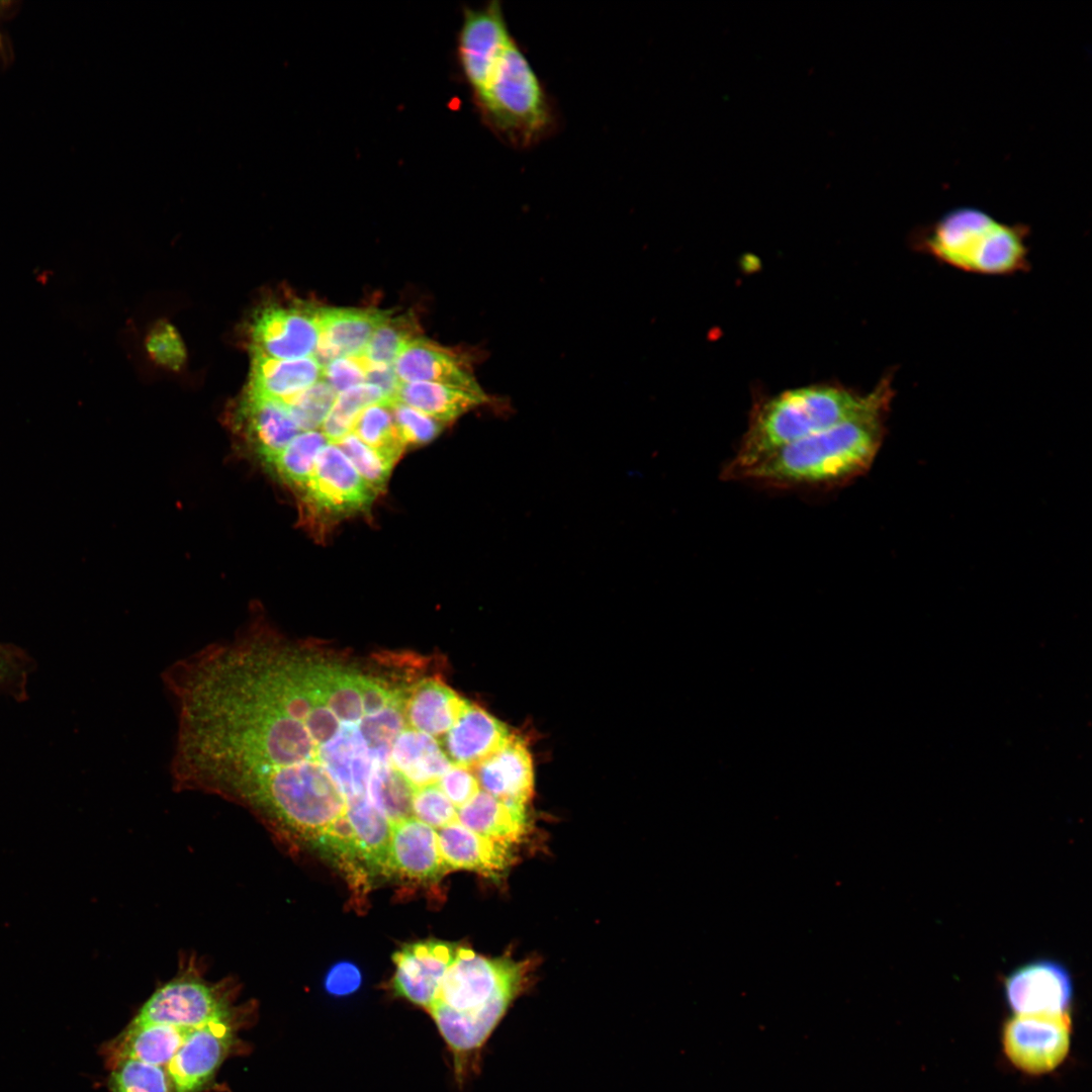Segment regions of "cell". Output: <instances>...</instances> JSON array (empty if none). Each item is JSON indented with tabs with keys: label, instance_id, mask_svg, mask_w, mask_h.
<instances>
[{
	"label": "cell",
	"instance_id": "obj_47",
	"mask_svg": "<svg viewBox=\"0 0 1092 1092\" xmlns=\"http://www.w3.org/2000/svg\"><path fill=\"white\" fill-rule=\"evenodd\" d=\"M362 976L352 963L341 962L333 966L325 979V988L334 996H346L354 993L361 985Z\"/></svg>",
	"mask_w": 1092,
	"mask_h": 1092
},
{
	"label": "cell",
	"instance_id": "obj_44",
	"mask_svg": "<svg viewBox=\"0 0 1092 1092\" xmlns=\"http://www.w3.org/2000/svg\"><path fill=\"white\" fill-rule=\"evenodd\" d=\"M370 363L363 356L340 357L323 367V377L337 394L365 383Z\"/></svg>",
	"mask_w": 1092,
	"mask_h": 1092
},
{
	"label": "cell",
	"instance_id": "obj_16",
	"mask_svg": "<svg viewBox=\"0 0 1092 1092\" xmlns=\"http://www.w3.org/2000/svg\"><path fill=\"white\" fill-rule=\"evenodd\" d=\"M391 315L376 308H320V338L313 358L324 367L340 357L362 355L376 329Z\"/></svg>",
	"mask_w": 1092,
	"mask_h": 1092
},
{
	"label": "cell",
	"instance_id": "obj_3",
	"mask_svg": "<svg viewBox=\"0 0 1092 1092\" xmlns=\"http://www.w3.org/2000/svg\"><path fill=\"white\" fill-rule=\"evenodd\" d=\"M894 391V372L890 371L864 393L840 384L821 383L759 398L720 476L734 481L741 471L774 450L847 421Z\"/></svg>",
	"mask_w": 1092,
	"mask_h": 1092
},
{
	"label": "cell",
	"instance_id": "obj_13",
	"mask_svg": "<svg viewBox=\"0 0 1092 1092\" xmlns=\"http://www.w3.org/2000/svg\"><path fill=\"white\" fill-rule=\"evenodd\" d=\"M459 947L454 942L426 939L396 950L392 956L395 972L391 988L394 995L429 1010Z\"/></svg>",
	"mask_w": 1092,
	"mask_h": 1092
},
{
	"label": "cell",
	"instance_id": "obj_42",
	"mask_svg": "<svg viewBox=\"0 0 1092 1092\" xmlns=\"http://www.w3.org/2000/svg\"><path fill=\"white\" fill-rule=\"evenodd\" d=\"M31 660L14 645L0 643V696L23 699Z\"/></svg>",
	"mask_w": 1092,
	"mask_h": 1092
},
{
	"label": "cell",
	"instance_id": "obj_20",
	"mask_svg": "<svg viewBox=\"0 0 1092 1092\" xmlns=\"http://www.w3.org/2000/svg\"><path fill=\"white\" fill-rule=\"evenodd\" d=\"M511 736L504 723L468 702L443 737L442 748L453 764L472 769L503 748Z\"/></svg>",
	"mask_w": 1092,
	"mask_h": 1092
},
{
	"label": "cell",
	"instance_id": "obj_48",
	"mask_svg": "<svg viewBox=\"0 0 1092 1092\" xmlns=\"http://www.w3.org/2000/svg\"><path fill=\"white\" fill-rule=\"evenodd\" d=\"M400 380L396 376L392 365H371L366 371L365 383L378 387L386 400L391 402L396 399Z\"/></svg>",
	"mask_w": 1092,
	"mask_h": 1092
},
{
	"label": "cell",
	"instance_id": "obj_35",
	"mask_svg": "<svg viewBox=\"0 0 1092 1092\" xmlns=\"http://www.w3.org/2000/svg\"><path fill=\"white\" fill-rule=\"evenodd\" d=\"M419 334L420 327L412 313L390 315L376 329L362 355L371 365H392Z\"/></svg>",
	"mask_w": 1092,
	"mask_h": 1092
},
{
	"label": "cell",
	"instance_id": "obj_41",
	"mask_svg": "<svg viewBox=\"0 0 1092 1092\" xmlns=\"http://www.w3.org/2000/svg\"><path fill=\"white\" fill-rule=\"evenodd\" d=\"M394 423L404 445H424L443 429L444 423L398 400L389 402Z\"/></svg>",
	"mask_w": 1092,
	"mask_h": 1092
},
{
	"label": "cell",
	"instance_id": "obj_26",
	"mask_svg": "<svg viewBox=\"0 0 1092 1092\" xmlns=\"http://www.w3.org/2000/svg\"><path fill=\"white\" fill-rule=\"evenodd\" d=\"M323 377V367L313 357L285 360L253 355L248 393L286 400L307 389Z\"/></svg>",
	"mask_w": 1092,
	"mask_h": 1092
},
{
	"label": "cell",
	"instance_id": "obj_40",
	"mask_svg": "<svg viewBox=\"0 0 1092 1092\" xmlns=\"http://www.w3.org/2000/svg\"><path fill=\"white\" fill-rule=\"evenodd\" d=\"M413 815L419 821L442 828L457 822V809L438 783L415 788Z\"/></svg>",
	"mask_w": 1092,
	"mask_h": 1092
},
{
	"label": "cell",
	"instance_id": "obj_18",
	"mask_svg": "<svg viewBox=\"0 0 1092 1092\" xmlns=\"http://www.w3.org/2000/svg\"><path fill=\"white\" fill-rule=\"evenodd\" d=\"M237 415L242 435L267 466L301 432L281 400L247 392Z\"/></svg>",
	"mask_w": 1092,
	"mask_h": 1092
},
{
	"label": "cell",
	"instance_id": "obj_7",
	"mask_svg": "<svg viewBox=\"0 0 1092 1092\" xmlns=\"http://www.w3.org/2000/svg\"><path fill=\"white\" fill-rule=\"evenodd\" d=\"M376 495L344 452L328 443L317 455L300 498L313 522L328 525L368 510Z\"/></svg>",
	"mask_w": 1092,
	"mask_h": 1092
},
{
	"label": "cell",
	"instance_id": "obj_38",
	"mask_svg": "<svg viewBox=\"0 0 1092 1092\" xmlns=\"http://www.w3.org/2000/svg\"><path fill=\"white\" fill-rule=\"evenodd\" d=\"M337 395L336 391L321 379L282 402L301 432L314 431L323 425Z\"/></svg>",
	"mask_w": 1092,
	"mask_h": 1092
},
{
	"label": "cell",
	"instance_id": "obj_10",
	"mask_svg": "<svg viewBox=\"0 0 1092 1092\" xmlns=\"http://www.w3.org/2000/svg\"><path fill=\"white\" fill-rule=\"evenodd\" d=\"M513 39L499 1L491 0L479 8L464 9L456 53L472 96L486 86Z\"/></svg>",
	"mask_w": 1092,
	"mask_h": 1092
},
{
	"label": "cell",
	"instance_id": "obj_29",
	"mask_svg": "<svg viewBox=\"0 0 1092 1092\" xmlns=\"http://www.w3.org/2000/svg\"><path fill=\"white\" fill-rule=\"evenodd\" d=\"M442 423L489 401V397L434 382H400L396 399Z\"/></svg>",
	"mask_w": 1092,
	"mask_h": 1092
},
{
	"label": "cell",
	"instance_id": "obj_30",
	"mask_svg": "<svg viewBox=\"0 0 1092 1092\" xmlns=\"http://www.w3.org/2000/svg\"><path fill=\"white\" fill-rule=\"evenodd\" d=\"M311 676L324 705L345 724H358L364 715L359 674L326 664L311 655Z\"/></svg>",
	"mask_w": 1092,
	"mask_h": 1092
},
{
	"label": "cell",
	"instance_id": "obj_14",
	"mask_svg": "<svg viewBox=\"0 0 1092 1092\" xmlns=\"http://www.w3.org/2000/svg\"><path fill=\"white\" fill-rule=\"evenodd\" d=\"M1005 997L1017 1014L1066 1013L1073 995L1067 969L1053 961H1036L1012 972L1004 984Z\"/></svg>",
	"mask_w": 1092,
	"mask_h": 1092
},
{
	"label": "cell",
	"instance_id": "obj_1",
	"mask_svg": "<svg viewBox=\"0 0 1092 1092\" xmlns=\"http://www.w3.org/2000/svg\"><path fill=\"white\" fill-rule=\"evenodd\" d=\"M532 963L489 959L460 946L429 1012L452 1054L455 1077L476 1073L489 1037L529 987Z\"/></svg>",
	"mask_w": 1092,
	"mask_h": 1092
},
{
	"label": "cell",
	"instance_id": "obj_12",
	"mask_svg": "<svg viewBox=\"0 0 1092 1092\" xmlns=\"http://www.w3.org/2000/svg\"><path fill=\"white\" fill-rule=\"evenodd\" d=\"M237 1014L192 1028L165 1067L173 1092H200L235 1044Z\"/></svg>",
	"mask_w": 1092,
	"mask_h": 1092
},
{
	"label": "cell",
	"instance_id": "obj_2",
	"mask_svg": "<svg viewBox=\"0 0 1092 1092\" xmlns=\"http://www.w3.org/2000/svg\"><path fill=\"white\" fill-rule=\"evenodd\" d=\"M895 393L847 421L774 450L734 481L776 490H827L849 484L872 468L887 435Z\"/></svg>",
	"mask_w": 1092,
	"mask_h": 1092
},
{
	"label": "cell",
	"instance_id": "obj_21",
	"mask_svg": "<svg viewBox=\"0 0 1092 1092\" xmlns=\"http://www.w3.org/2000/svg\"><path fill=\"white\" fill-rule=\"evenodd\" d=\"M484 792L506 802L527 806L534 792L531 754L517 736L471 769Z\"/></svg>",
	"mask_w": 1092,
	"mask_h": 1092
},
{
	"label": "cell",
	"instance_id": "obj_22",
	"mask_svg": "<svg viewBox=\"0 0 1092 1092\" xmlns=\"http://www.w3.org/2000/svg\"><path fill=\"white\" fill-rule=\"evenodd\" d=\"M191 1029L132 1020L101 1053L107 1068L124 1060L166 1067Z\"/></svg>",
	"mask_w": 1092,
	"mask_h": 1092
},
{
	"label": "cell",
	"instance_id": "obj_5",
	"mask_svg": "<svg viewBox=\"0 0 1092 1092\" xmlns=\"http://www.w3.org/2000/svg\"><path fill=\"white\" fill-rule=\"evenodd\" d=\"M472 98L485 126L514 149L532 148L558 127L556 107L515 38Z\"/></svg>",
	"mask_w": 1092,
	"mask_h": 1092
},
{
	"label": "cell",
	"instance_id": "obj_15",
	"mask_svg": "<svg viewBox=\"0 0 1092 1092\" xmlns=\"http://www.w3.org/2000/svg\"><path fill=\"white\" fill-rule=\"evenodd\" d=\"M392 366L401 382H434L485 395L468 363L452 351L422 338L408 343Z\"/></svg>",
	"mask_w": 1092,
	"mask_h": 1092
},
{
	"label": "cell",
	"instance_id": "obj_19",
	"mask_svg": "<svg viewBox=\"0 0 1092 1092\" xmlns=\"http://www.w3.org/2000/svg\"><path fill=\"white\" fill-rule=\"evenodd\" d=\"M389 875L435 882L448 873L433 827L415 817L391 823Z\"/></svg>",
	"mask_w": 1092,
	"mask_h": 1092
},
{
	"label": "cell",
	"instance_id": "obj_46",
	"mask_svg": "<svg viewBox=\"0 0 1092 1092\" xmlns=\"http://www.w3.org/2000/svg\"><path fill=\"white\" fill-rule=\"evenodd\" d=\"M358 685L366 715L377 713L402 698L400 692L390 690L380 679L359 674Z\"/></svg>",
	"mask_w": 1092,
	"mask_h": 1092
},
{
	"label": "cell",
	"instance_id": "obj_23",
	"mask_svg": "<svg viewBox=\"0 0 1092 1092\" xmlns=\"http://www.w3.org/2000/svg\"><path fill=\"white\" fill-rule=\"evenodd\" d=\"M359 724V723H358ZM358 724H343L337 735L318 748L317 760L346 800L367 796L372 759Z\"/></svg>",
	"mask_w": 1092,
	"mask_h": 1092
},
{
	"label": "cell",
	"instance_id": "obj_36",
	"mask_svg": "<svg viewBox=\"0 0 1092 1092\" xmlns=\"http://www.w3.org/2000/svg\"><path fill=\"white\" fill-rule=\"evenodd\" d=\"M358 727L371 759L389 761L392 743L399 732L405 728L402 698L377 713L366 715L361 719Z\"/></svg>",
	"mask_w": 1092,
	"mask_h": 1092
},
{
	"label": "cell",
	"instance_id": "obj_4",
	"mask_svg": "<svg viewBox=\"0 0 1092 1092\" xmlns=\"http://www.w3.org/2000/svg\"><path fill=\"white\" fill-rule=\"evenodd\" d=\"M1029 228L975 207L952 209L911 235L912 249L953 269L985 276L1026 272Z\"/></svg>",
	"mask_w": 1092,
	"mask_h": 1092
},
{
	"label": "cell",
	"instance_id": "obj_28",
	"mask_svg": "<svg viewBox=\"0 0 1092 1092\" xmlns=\"http://www.w3.org/2000/svg\"><path fill=\"white\" fill-rule=\"evenodd\" d=\"M346 816L354 830L370 875H389L391 824L367 796L346 800Z\"/></svg>",
	"mask_w": 1092,
	"mask_h": 1092
},
{
	"label": "cell",
	"instance_id": "obj_39",
	"mask_svg": "<svg viewBox=\"0 0 1092 1092\" xmlns=\"http://www.w3.org/2000/svg\"><path fill=\"white\" fill-rule=\"evenodd\" d=\"M336 445L344 452L369 487L378 494L387 483L393 462L350 433Z\"/></svg>",
	"mask_w": 1092,
	"mask_h": 1092
},
{
	"label": "cell",
	"instance_id": "obj_34",
	"mask_svg": "<svg viewBox=\"0 0 1092 1092\" xmlns=\"http://www.w3.org/2000/svg\"><path fill=\"white\" fill-rule=\"evenodd\" d=\"M385 401L382 391L375 385L363 383L339 393L321 426V432L329 443L336 444L352 432L360 414L369 405Z\"/></svg>",
	"mask_w": 1092,
	"mask_h": 1092
},
{
	"label": "cell",
	"instance_id": "obj_25",
	"mask_svg": "<svg viewBox=\"0 0 1092 1092\" xmlns=\"http://www.w3.org/2000/svg\"><path fill=\"white\" fill-rule=\"evenodd\" d=\"M457 819L483 837L512 845L521 841L529 829L526 806L503 801L483 790L459 807Z\"/></svg>",
	"mask_w": 1092,
	"mask_h": 1092
},
{
	"label": "cell",
	"instance_id": "obj_31",
	"mask_svg": "<svg viewBox=\"0 0 1092 1092\" xmlns=\"http://www.w3.org/2000/svg\"><path fill=\"white\" fill-rule=\"evenodd\" d=\"M414 786L389 761L372 759L367 797L390 824L414 817Z\"/></svg>",
	"mask_w": 1092,
	"mask_h": 1092
},
{
	"label": "cell",
	"instance_id": "obj_9",
	"mask_svg": "<svg viewBox=\"0 0 1092 1092\" xmlns=\"http://www.w3.org/2000/svg\"><path fill=\"white\" fill-rule=\"evenodd\" d=\"M1002 1042L1010 1062L1028 1074L1056 1069L1067 1057L1071 1040L1068 1013L1017 1014L1006 1021Z\"/></svg>",
	"mask_w": 1092,
	"mask_h": 1092
},
{
	"label": "cell",
	"instance_id": "obj_17",
	"mask_svg": "<svg viewBox=\"0 0 1092 1092\" xmlns=\"http://www.w3.org/2000/svg\"><path fill=\"white\" fill-rule=\"evenodd\" d=\"M447 871L468 870L498 879L515 862L514 845L483 837L454 822L437 831Z\"/></svg>",
	"mask_w": 1092,
	"mask_h": 1092
},
{
	"label": "cell",
	"instance_id": "obj_45",
	"mask_svg": "<svg viewBox=\"0 0 1092 1092\" xmlns=\"http://www.w3.org/2000/svg\"><path fill=\"white\" fill-rule=\"evenodd\" d=\"M447 798L457 808L469 802L480 787L474 772L465 766L453 764L438 782Z\"/></svg>",
	"mask_w": 1092,
	"mask_h": 1092
},
{
	"label": "cell",
	"instance_id": "obj_11",
	"mask_svg": "<svg viewBox=\"0 0 1092 1092\" xmlns=\"http://www.w3.org/2000/svg\"><path fill=\"white\" fill-rule=\"evenodd\" d=\"M320 308L298 302L261 310L252 327L253 355L285 360L311 357L320 338Z\"/></svg>",
	"mask_w": 1092,
	"mask_h": 1092
},
{
	"label": "cell",
	"instance_id": "obj_37",
	"mask_svg": "<svg viewBox=\"0 0 1092 1092\" xmlns=\"http://www.w3.org/2000/svg\"><path fill=\"white\" fill-rule=\"evenodd\" d=\"M108 1069L109 1092H173L165 1067L124 1060Z\"/></svg>",
	"mask_w": 1092,
	"mask_h": 1092
},
{
	"label": "cell",
	"instance_id": "obj_6",
	"mask_svg": "<svg viewBox=\"0 0 1092 1092\" xmlns=\"http://www.w3.org/2000/svg\"><path fill=\"white\" fill-rule=\"evenodd\" d=\"M236 801L310 845L346 814V798L318 761L272 772Z\"/></svg>",
	"mask_w": 1092,
	"mask_h": 1092
},
{
	"label": "cell",
	"instance_id": "obj_33",
	"mask_svg": "<svg viewBox=\"0 0 1092 1092\" xmlns=\"http://www.w3.org/2000/svg\"><path fill=\"white\" fill-rule=\"evenodd\" d=\"M351 433L393 463L405 447L389 402L382 401L366 407L356 420Z\"/></svg>",
	"mask_w": 1092,
	"mask_h": 1092
},
{
	"label": "cell",
	"instance_id": "obj_43",
	"mask_svg": "<svg viewBox=\"0 0 1092 1092\" xmlns=\"http://www.w3.org/2000/svg\"><path fill=\"white\" fill-rule=\"evenodd\" d=\"M147 350L160 365L178 370L185 362L184 344L174 327L166 322L154 326L147 337Z\"/></svg>",
	"mask_w": 1092,
	"mask_h": 1092
},
{
	"label": "cell",
	"instance_id": "obj_8",
	"mask_svg": "<svg viewBox=\"0 0 1092 1092\" xmlns=\"http://www.w3.org/2000/svg\"><path fill=\"white\" fill-rule=\"evenodd\" d=\"M235 1014L226 987L212 985L191 972L157 989L132 1020L194 1028Z\"/></svg>",
	"mask_w": 1092,
	"mask_h": 1092
},
{
	"label": "cell",
	"instance_id": "obj_32",
	"mask_svg": "<svg viewBox=\"0 0 1092 1092\" xmlns=\"http://www.w3.org/2000/svg\"><path fill=\"white\" fill-rule=\"evenodd\" d=\"M318 431L300 432L268 465L287 485L299 493L304 489L320 451L328 444Z\"/></svg>",
	"mask_w": 1092,
	"mask_h": 1092
},
{
	"label": "cell",
	"instance_id": "obj_24",
	"mask_svg": "<svg viewBox=\"0 0 1092 1092\" xmlns=\"http://www.w3.org/2000/svg\"><path fill=\"white\" fill-rule=\"evenodd\" d=\"M468 701L438 679L416 684L402 696V711L410 728L443 738L457 721Z\"/></svg>",
	"mask_w": 1092,
	"mask_h": 1092
},
{
	"label": "cell",
	"instance_id": "obj_27",
	"mask_svg": "<svg viewBox=\"0 0 1092 1092\" xmlns=\"http://www.w3.org/2000/svg\"><path fill=\"white\" fill-rule=\"evenodd\" d=\"M389 762L414 788L438 783L453 765L436 738L410 727L394 739Z\"/></svg>",
	"mask_w": 1092,
	"mask_h": 1092
}]
</instances>
